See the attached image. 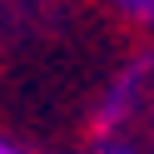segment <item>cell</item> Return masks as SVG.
I'll list each match as a JSON object with an SVG mask.
<instances>
[{
  "mask_svg": "<svg viewBox=\"0 0 154 154\" xmlns=\"http://www.w3.org/2000/svg\"><path fill=\"white\" fill-rule=\"evenodd\" d=\"M85 154H154V40H144L100 85Z\"/></svg>",
  "mask_w": 154,
  "mask_h": 154,
  "instance_id": "cell-1",
  "label": "cell"
},
{
  "mask_svg": "<svg viewBox=\"0 0 154 154\" xmlns=\"http://www.w3.org/2000/svg\"><path fill=\"white\" fill-rule=\"evenodd\" d=\"M104 10L139 40H154V0H100Z\"/></svg>",
  "mask_w": 154,
  "mask_h": 154,
  "instance_id": "cell-2",
  "label": "cell"
},
{
  "mask_svg": "<svg viewBox=\"0 0 154 154\" xmlns=\"http://www.w3.org/2000/svg\"><path fill=\"white\" fill-rule=\"evenodd\" d=\"M0 154H25V149H20V144H15V139H10L5 129H0Z\"/></svg>",
  "mask_w": 154,
  "mask_h": 154,
  "instance_id": "cell-3",
  "label": "cell"
},
{
  "mask_svg": "<svg viewBox=\"0 0 154 154\" xmlns=\"http://www.w3.org/2000/svg\"><path fill=\"white\" fill-rule=\"evenodd\" d=\"M25 154H30V149H25Z\"/></svg>",
  "mask_w": 154,
  "mask_h": 154,
  "instance_id": "cell-4",
  "label": "cell"
}]
</instances>
